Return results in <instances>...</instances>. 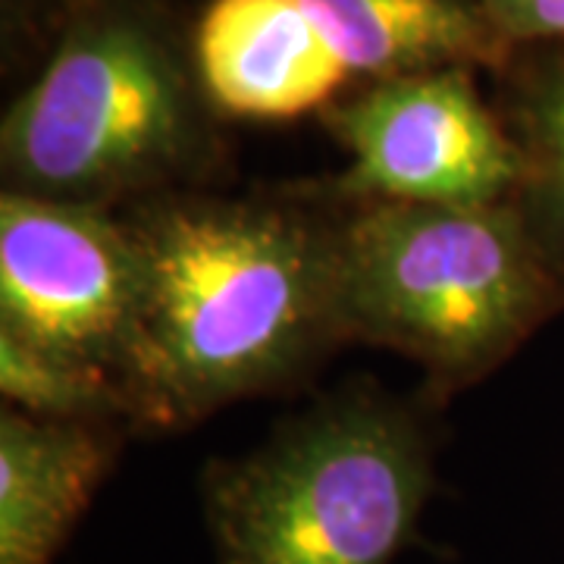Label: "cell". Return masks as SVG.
I'll return each mask as SVG.
<instances>
[{
  "instance_id": "cell-4",
  "label": "cell",
  "mask_w": 564,
  "mask_h": 564,
  "mask_svg": "<svg viewBox=\"0 0 564 564\" xmlns=\"http://www.w3.org/2000/svg\"><path fill=\"white\" fill-rule=\"evenodd\" d=\"M433 486L421 414L377 386H345L204 470L214 564H392Z\"/></svg>"
},
{
  "instance_id": "cell-6",
  "label": "cell",
  "mask_w": 564,
  "mask_h": 564,
  "mask_svg": "<svg viewBox=\"0 0 564 564\" xmlns=\"http://www.w3.org/2000/svg\"><path fill=\"white\" fill-rule=\"evenodd\" d=\"M139 251L120 210L0 195V333L122 383Z\"/></svg>"
},
{
  "instance_id": "cell-2",
  "label": "cell",
  "mask_w": 564,
  "mask_h": 564,
  "mask_svg": "<svg viewBox=\"0 0 564 564\" xmlns=\"http://www.w3.org/2000/svg\"><path fill=\"white\" fill-rule=\"evenodd\" d=\"M192 39L158 0H69L0 126L7 192L126 210L214 188L229 148Z\"/></svg>"
},
{
  "instance_id": "cell-8",
  "label": "cell",
  "mask_w": 564,
  "mask_h": 564,
  "mask_svg": "<svg viewBox=\"0 0 564 564\" xmlns=\"http://www.w3.org/2000/svg\"><path fill=\"white\" fill-rule=\"evenodd\" d=\"M126 426L0 408V564H54L120 458Z\"/></svg>"
},
{
  "instance_id": "cell-9",
  "label": "cell",
  "mask_w": 564,
  "mask_h": 564,
  "mask_svg": "<svg viewBox=\"0 0 564 564\" xmlns=\"http://www.w3.org/2000/svg\"><path fill=\"white\" fill-rule=\"evenodd\" d=\"M351 76L370 82L433 69L496 76L514 44L477 0H302Z\"/></svg>"
},
{
  "instance_id": "cell-1",
  "label": "cell",
  "mask_w": 564,
  "mask_h": 564,
  "mask_svg": "<svg viewBox=\"0 0 564 564\" xmlns=\"http://www.w3.org/2000/svg\"><path fill=\"white\" fill-rule=\"evenodd\" d=\"M139 251L122 364L132 426L188 430L285 392L343 348L336 204L304 182L273 192H176L120 210Z\"/></svg>"
},
{
  "instance_id": "cell-10",
  "label": "cell",
  "mask_w": 564,
  "mask_h": 564,
  "mask_svg": "<svg viewBox=\"0 0 564 564\" xmlns=\"http://www.w3.org/2000/svg\"><path fill=\"white\" fill-rule=\"evenodd\" d=\"M492 79V104L521 161L511 204L564 282V41L514 47Z\"/></svg>"
},
{
  "instance_id": "cell-12",
  "label": "cell",
  "mask_w": 564,
  "mask_h": 564,
  "mask_svg": "<svg viewBox=\"0 0 564 564\" xmlns=\"http://www.w3.org/2000/svg\"><path fill=\"white\" fill-rule=\"evenodd\" d=\"M514 47L564 41V0H477Z\"/></svg>"
},
{
  "instance_id": "cell-7",
  "label": "cell",
  "mask_w": 564,
  "mask_h": 564,
  "mask_svg": "<svg viewBox=\"0 0 564 564\" xmlns=\"http://www.w3.org/2000/svg\"><path fill=\"white\" fill-rule=\"evenodd\" d=\"M192 51L223 120L323 113L351 79L302 0H210Z\"/></svg>"
},
{
  "instance_id": "cell-11",
  "label": "cell",
  "mask_w": 564,
  "mask_h": 564,
  "mask_svg": "<svg viewBox=\"0 0 564 564\" xmlns=\"http://www.w3.org/2000/svg\"><path fill=\"white\" fill-rule=\"evenodd\" d=\"M3 404L44 421L117 423L135 433L122 383L98 367L54 358L0 333Z\"/></svg>"
},
{
  "instance_id": "cell-3",
  "label": "cell",
  "mask_w": 564,
  "mask_h": 564,
  "mask_svg": "<svg viewBox=\"0 0 564 564\" xmlns=\"http://www.w3.org/2000/svg\"><path fill=\"white\" fill-rule=\"evenodd\" d=\"M336 210L343 343L414 361L436 399L496 373L564 311V282L511 202Z\"/></svg>"
},
{
  "instance_id": "cell-5",
  "label": "cell",
  "mask_w": 564,
  "mask_h": 564,
  "mask_svg": "<svg viewBox=\"0 0 564 564\" xmlns=\"http://www.w3.org/2000/svg\"><path fill=\"white\" fill-rule=\"evenodd\" d=\"M321 117L348 163L304 185L336 207L508 204L518 192V151L474 69L367 82Z\"/></svg>"
}]
</instances>
